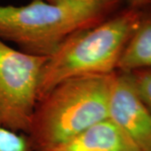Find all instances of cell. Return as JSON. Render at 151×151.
<instances>
[{
  "label": "cell",
  "instance_id": "2",
  "mask_svg": "<svg viewBox=\"0 0 151 151\" xmlns=\"http://www.w3.org/2000/svg\"><path fill=\"white\" fill-rule=\"evenodd\" d=\"M144 10L127 7L92 28L75 33L44 65L38 100L60 82L79 76L109 75L118 65Z\"/></svg>",
  "mask_w": 151,
  "mask_h": 151
},
{
  "label": "cell",
  "instance_id": "10",
  "mask_svg": "<svg viewBox=\"0 0 151 151\" xmlns=\"http://www.w3.org/2000/svg\"><path fill=\"white\" fill-rule=\"evenodd\" d=\"M51 4H106V3H122L125 0H44Z\"/></svg>",
  "mask_w": 151,
  "mask_h": 151
},
{
  "label": "cell",
  "instance_id": "4",
  "mask_svg": "<svg viewBox=\"0 0 151 151\" xmlns=\"http://www.w3.org/2000/svg\"><path fill=\"white\" fill-rule=\"evenodd\" d=\"M47 59L12 48L0 39V128L27 135Z\"/></svg>",
  "mask_w": 151,
  "mask_h": 151
},
{
  "label": "cell",
  "instance_id": "5",
  "mask_svg": "<svg viewBox=\"0 0 151 151\" xmlns=\"http://www.w3.org/2000/svg\"><path fill=\"white\" fill-rule=\"evenodd\" d=\"M108 119L140 151H151V111L139 97L129 72H115L108 103Z\"/></svg>",
  "mask_w": 151,
  "mask_h": 151
},
{
  "label": "cell",
  "instance_id": "6",
  "mask_svg": "<svg viewBox=\"0 0 151 151\" xmlns=\"http://www.w3.org/2000/svg\"><path fill=\"white\" fill-rule=\"evenodd\" d=\"M44 151H140L129 137L109 119L62 144Z\"/></svg>",
  "mask_w": 151,
  "mask_h": 151
},
{
  "label": "cell",
  "instance_id": "11",
  "mask_svg": "<svg viewBox=\"0 0 151 151\" xmlns=\"http://www.w3.org/2000/svg\"><path fill=\"white\" fill-rule=\"evenodd\" d=\"M128 4V7L139 9V10H144V9L151 5V0H125Z\"/></svg>",
  "mask_w": 151,
  "mask_h": 151
},
{
  "label": "cell",
  "instance_id": "3",
  "mask_svg": "<svg viewBox=\"0 0 151 151\" xmlns=\"http://www.w3.org/2000/svg\"><path fill=\"white\" fill-rule=\"evenodd\" d=\"M120 4L33 0L26 5H0V39L26 54L49 57L70 35L112 16Z\"/></svg>",
  "mask_w": 151,
  "mask_h": 151
},
{
  "label": "cell",
  "instance_id": "8",
  "mask_svg": "<svg viewBox=\"0 0 151 151\" xmlns=\"http://www.w3.org/2000/svg\"><path fill=\"white\" fill-rule=\"evenodd\" d=\"M0 151H35L27 135L0 128Z\"/></svg>",
  "mask_w": 151,
  "mask_h": 151
},
{
  "label": "cell",
  "instance_id": "1",
  "mask_svg": "<svg viewBox=\"0 0 151 151\" xmlns=\"http://www.w3.org/2000/svg\"><path fill=\"white\" fill-rule=\"evenodd\" d=\"M115 72L67 79L39 99L27 134L34 150H46L108 119Z\"/></svg>",
  "mask_w": 151,
  "mask_h": 151
},
{
  "label": "cell",
  "instance_id": "9",
  "mask_svg": "<svg viewBox=\"0 0 151 151\" xmlns=\"http://www.w3.org/2000/svg\"><path fill=\"white\" fill-rule=\"evenodd\" d=\"M139 97L151 111V68L129 72Z\"/></svg>",
  "mask_w": 151,
  "mask_h": 151
},
{
  "label": "cell",
  "instance_id": "7",
  "mask_svg": "<svg viewBox=\"0 0 151 151\" xmlns=\"http://www.w3.org/2000/svg\"><path fill=\"white\" fill-rule=\"evenodd\" d=\"M147 68H151V11H144L138 27L124 49L117 70L131 72Z\"/></svg>",
  "mask_w": 151,
  "mask_h": 151
}]
</instances>
